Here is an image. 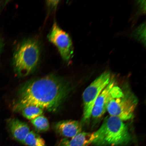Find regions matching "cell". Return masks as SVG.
<instances>
[{"label": "cell", "mask_w": 146, "mask_h": 146, "mask_svg": "<svg viewBox=\"0 0 146 146\" xmlns=\"http://www.w3.org/2000/svg\"><path fill=\"white\" fill-rule=\"evenodd\" d=\"M47 38L49 41L57 47L64 61L69 63L73 57L74 48L72 40L68 34L54 22Z\"/></svg>", "instance_id": "obj_6"}, {"label": "cell", "mask_w": 146, "mask_h": 146, "mask_svg": "<svg viewBox=\"0 0 146 146\" xmlns=\"http://www.w3.org/2000/svg\"><path fill=\"white\" fill-rule=\"evenodd\" d=\"M92 144L97 146L127 145L131 140L128 128L123 120L115 117H107L99 129L94 132Z\"/></svg>", "instance_id": "obj_3"}, {"label": "cell", "mask_w": 146, "mask_h": 146, "mask_svg": "<svg viewBox=\"0 0 146 146\" xmlns=\"http://www.w3.org/2000/svg\"><path fill=\"white\" fill-rule=\"evenodd\" d=\"M31 123L38 132H46L50 128L48 119L42 115L31 120Z\"/></svg>", "instance_id": "obj_12"}, {"label": "cell", "mask_w": 146, "mask_h": 146, "mask_svg": "<svg viewBox=\"0 0 146 146\" xmlns=\"http://www.w3.org/2000/svg\"><path fill=\"white\" fill-rule=\"evenodd\" d=\"M3 46V43L1 40H0V52H1V49L2 48Z\"/></svg>", "instance_id": "obj_16"}, {"label": "cell", "mask_w": 146, "mask_h": 146, "mask_svg": "<svg viewBox=\"0 0 146 146\" xmlns=\"http://www.w3.org/2000/svg\"><path fill=\"white\" fill-rule=\"evenodd\" d=\"M54 129L56 133L65 138L73 137L82 132L81 123L76 120H69L60 121L54 124Z\"/></svg>", "instance_id": "obj_7"}, {"label": "cell", "mask_w": 146, "mask_h": 146, "mask_svg": "<svg viewBox=\"0 0 146 146\" xmlns=\"http://www.w3.org/2000/svg\"><path fill=\"white\" fill-rule=\"evenodd\" d=\"M23 144L28 146H46L44 140L33 131L29 133Z\"/></svg>", "instance_id": "obj_11"}, {"label": "cell", "mask_w": 146, "mask_h": 146, "mask_svg": "<svg viewBox=\"0 0 146 146\" xmlns=\"http://www.w3.org/2000/svg\"><path fill=\"white\" fill-rule=\"evenodd\" d=\"M107 105L100 107L94 106L91 111V116L94 118L101 117L107 111Z\"/></svg>", "instance_id": "obj_14"}, {"label": "cell", "mask_w": 146, "mask_h": 146, "mask_svg": "<svg viewBox=\"0 0 146 146\" xmlns=\"http://www.w3.org/2000/svg\"><path fill=\"white\" fill-rule=\"evenodd\" d=\"M96 138L94 132H81L70 138H64L58 142L56 146H88Z\"/></svg>", "instance_id": "obj_10"}, {"label": "cell", "mask_w": 146, "mask_h": 146, "mask_svg": "<svg viewBox=\"0 0 146 146\" xmlns=\"http://www.w3.org/2000/svg\"><path fill=\"white\" fill-rule=\"evenodd\" d=\"M41 44L35 38L23 40L14 51L13 58L15 72L19 77L29 75L36 70L40 61Z\"/></svg>", "instance_id": "obj_2"}, {"label": "cell", "mask_w": 146, "mask_h": 146, "mask_svg": "<svg viewBox=\"0 0 146 146\" xmlns=\"http://www.w3.org/2000/svg\"><path fill=\"white\" fill-rule=\"evenodd\" d=\"M20 112L25 117L32 120L41 115L43 113V110L39 107L30 106L24 108Z\"/></svg>", "instance_id": "obj_13"}, {"label": "cell", "mask_w": 146, "mask_h": 146, "mask_svg": "<svg viewBox=\"0 0 146 146\" xmlns=\"http://www.w3.org/2000/svg\"><path fill=\"white\" fill-rule=\"evenodd\" d=\"M71 86L65 78L52 74L25 82L18 90L13 105L16 112L35 106L51 112L57 111L68 97Z\"/></svg>", "instance_id": "obj_1"}, {"label": "cell", "mask_w": 146, "mask_h": 146, "mask_svg": "<svg viewBox=\"0 0 146 146\" xmlns=\"http://www.w3.org/2000/svg\"><path fill=\"white\" fill-rule=\"evenodd\" d=\"M7 125L9 131L14 139L23 143L31 131L29 125L25 122L16 118L8 119Z\"/></svg>", "instance_id": "obj_8"}, {"label": "cell", "mask_w": 146, "mask_h": 146, "mask_svg": "<svg viewBox=\"0 0 146 146\" xmlns=\"http://www.w3.org/2000/svg\"><path fill=\"white\" fill-rule=\"evenodd\" d=\"M111 73L104 72L88 87L83 93V121H86L91 117V113L96 100L102 90L111 80Z\"/></svg>", "instance_id": "obj_4"}, {"label": "cell", "mask_w": 146, "mask_h": 146, "mask_svg": "<svg viewBox=\"0 0 146 146\" xmlns=\"http://www.w3.org/2000/svg\"><path fill=\"white\" fill-rule=\"evenodd\" d=\"M59 1H46V4L48 8L50 10H54L59 5Z\"/></svg>", "instance_id": "obj_15"}, {"label": "cell", "mask_w": 146, "mask_h": 146, "mask_svg": "<svg viewBox=\"0 0 146 146\" xmlns=\"http://www.w3.org/2000/svg\"><path fill=\"white\" fill-rule=\"evenodd\" d=\"M124 94L121 89L115 85L114 81L111 80L108 84L100 93L94 106L100 107L107 105L111 100L120 97Z\"/></svg>", "instance_id": "obj_9"}, {"label": "cell", "mask_w": 146, "mask_h": 146, "mask_svg": "<svg viewBox=\"0 0 146 146\" xmlns=\"http://www.w3.org/2000/svg\"><path fill=\"white\" fill-rule=\"evenodd\" d=\"M137 104V99L133 95L124 94L110 100L107 105V111L110 116L126 121L132 118Z\"/></svg>", "instance_id": "obj_5"}]
</instances>
